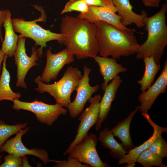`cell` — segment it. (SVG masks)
<instances>
[{
	"mask_svg": "<svg viewBox=\"0 0 167 167\" xmlns=\"http://www.w3.org/2000/svg\"><path fill=\"white\" fill-rule=\"evenodd\" d=\"M60 30L64 36L63 44L77 59L93 58L99 53V45L94 23L66 15L61 19Z\"/></svg>",
	"mask_w": 167,
	"mask_h": 167,
	"instance_id": "6da1fadb",
	"label": "cell"
},
{
	"mask_svg": "<svg viewBox=\"0 0 167 167\" xmlns=\"http://www.w3.org/2000/svg\"><path fill=\"white\" fill-rule=\"evenodd\" d=\"M99 45L100 56H111L119 59L137 53L139 45L134 35L135 30L125 31L106 23L98 21L94 23Z\"/></svg>",
	"mask_w": 167,
	"mask_h": 167,
	"instance_id": "7a4b0ae2",
	"label": "cell"
},
{
	"mask_svg": "<svg viewBox=\"0 0 167 167\" xmlns=\"http://www.w3.org/2000/svg\"><path fill=\"white\" fill-rule=\"evenodd\" d=\"M167 3L165 2L158 12L145 18L144 27L148 32L147 38L143 43L139 45L136 53L137 59L152 56L156 63H160L167 45Z\"/></svg>",
	"mask_w": 167,
	"mask_h": 167,
	"instance_id": "3957f363",
	"label": "cell"
},
{
	"mask_svg": "<svg viewBox=\"0 0 167 167\" xmlns=\"http://www.w3.org/2000/svg\"><path fill=\"white\" fill-rule=\"evenodd\" d=\"M83 75L77 67H68L62 78L52 84L43 82L38 75L34 82L37 85L35 90L41 94L47 92L52 96L56 103L66 108L71 103V96L75 90Z\"/></svg>",
	"mask_w": 167,
	"mask_h": 167,
	"instance_id": "277c9868",
	"label": "cell"
},
{
	"mask_svg": "<svg viewBox=\"0 0 167 167\" xmlns=\"http://www.w3.org/2000/svg\"><path fill=\"white\" fill-rule=\"evenodd\" d=\"M45 16H41L38 19L32 21H26L22 18L12 19V23L15 32L20 34V36L30 38L35 42V46H40L37 49L39 57H41L43 50L47 46V42L56 40L60 44H63L64 36L61 33L52 32L41 27L36 23L38 21L45 20Z\"/></svg>",
	"mask_w": 167,
	"mask_h": 167,
	"instance_id": "5b68a950",
	"label": "cell"
},
{
	"mask_svg": "<svg viewBox=\"0 0 167 167\" xmlns=\"http://www.w3.org/2000/svg\"><path fill=\"white\" fill-rule=\"evenodd\" d=\"M12 102V108L14 109L32 112L40 122L49 126H51L60 115H66L68 112L67 109L60 104L56 103L49 104L36 99L31 102L22 101L19 99L14 100Z\"/></svg>",
	"mask_w": 167,
	"mask_h": 167,
	"instance_id": "8992f818",
	"label": "cell"
},
{
	"mask_svg": "<svg viewBox=\"0 0 167 167\" xmlns=\"http://www.w3.org/2000/svg\"><path fill=\"white\" fill-rule=\"evenodd\" d=\"M97 137L95 134H88L82 142L68 154V157L73 158L91 167H109V165L103 162L97 152L96 146Z\"/></svg>",
	"mask_w": 167,
	"mask_h": 167,
	"instance_id": "52a82bcc",
	"label": "cell"
},
{
	"mask_svg": "<svg viewBox=\"0 0 167 167\" xmlns=\"http://www.w3.org/2000/svg\"><path fill=\"white\" fill-rule=\"evenodd\" d=\"M101 97L98 94L92 97L88 101L89 106L80 113L78 118L80 121L77 134L73 141L70 144L63 154H68L76 145L81 143L88 134L90 129L96 124L99 113L100 103Z\"/></svg>",
	"mask_w": 167,
	"mask_h": 167,
	"instance_id": "ba28073f",
	"label": "cell"
},
{
	"mask_svg": "<svg viewBox=\"0 0 167 167\" xmlns=\"http://www.w3.org/2000/svg\"><path fill=\"white\" fill-rule=\"evenodd\" d=\"M25 37L20 35L19 36L17 47L14 56L15 63L17 66L16 86L27 89V86L25 82V77L32 67L39 65L36 62L39 57L37 49L35 46L32 48L31 56L29 57L27 55L25 47Z\"/></svg>",
	"mask_w": 167,
	"mask_h": 167,
	"instance_id": "9c48e42d",
	"label": "cell"
},
{
	"mask_svg": "<svg viewBox=\"0 0 167 167\" xmlns=\"http://www.w3.org/2000/svg\"><path fill=\"white\" fill-rule=\"evenodd\" d=\"M83 71L82 77L75 89L76 92V97L67 108L69 114L72 118H75L80 115L83 111L87 102L99 87L98 84L94 86H92L90 84L89 75L91 69L85 65Z\"/></svg>",
	"mask_w": 167,
	"mask_h": 167,
	"instance_id": "30bf717a",
	"label": "cell"
},
{
	"mask_svg": "<svg viewBox=\"0 0 167 167\" xmlns=\"http://www.w3.org/2000/svg\"><path fill=\"white\" fill-rule=\"evenodd\" d=\"M117 12V10L111 0L103 6H89L87 12L80 13L77 17L93 23L98 21H103L123 31L135 30L123 25L121 21V17L116 14Z\"/></svg>",
	"mask_w": 167,
	"mask_h": 167,
	"instance_id": "8fae6325",
	"label": "cell"
},
{
	"mask_svg": "<svg viewBox=\"0 0 167 167\" xmlns=\"http://www.w3.org/2000/svg\"><path fill=\"white\" fill-rule=\"evenodd\" d=\"M29 127H27L20 130L13 138L6 141L0 149V152H5L9 154H14L21 156L26 155L34 156L41 160L45 165L51 161L57 163L60 161L50 159L47 151L42 148H27L23 143L22 138L27 133Z\"/></svg>",
	"mask_w": 167,
	"mask_h": 167,
	"instance_id": "7c38bea8",
	"label": "cell"
},
{
	"mask_svg": "<svg viewBox=\"0 0 167 167\" xmlns=\"http://www.w3.org/2000/svg\"><path fill=\"white\" fill-rule=\"evenodd\" d=\"M74 56L66 48L56 54H53L50 49H48L46 54V65L41 76L42 81L48 83L55 79L66 65L74 62Z\"/></svg>",
	"mask_w": 167,
	"mask_h": 167,
	"instance_id": "4fadbf2b",
	"label": "cell"
},
{
	"mask_svg": "<svg viewBox=\"0 0 167 167\" xmlns=\"http://www.w3.org/2000/svg\"><path fill=\"white\" fill-rule=\"evenodd\" d=\"M167 87V61L164 63L161 73L156 81L145 91L138 96L140 102L139 110L141 113H147L157 97L166 92Z\"/></svg>",
	"mask_w": 167,
	"mask_h": 167,
	"instance_id": "5bb4252c",
	"label": "cell"
},
{
	"mask_svg": "<svg viewBox=\"0 0 167 167\" xmlns=\"http://www.w3.org/2000/svg\"><path fill=\"white\" fill-rule=\"evenodd\" d=\"M152 127L153 132L152 136L141 145L135 147L129 151L127 153L118 160V165L126 163V167H133L135 165L139 155L144 151L148 149L154 141L162 133L167 132V127L160 126L155 123L151 119L148 113H141Z\"/></svg>",
	"mask_w": 167,
	"mask_h": 167,
	"instance_id": "9a60e30c",
	"label": "cell"
},
{
	"mask_svg": "<svg viewBox=\"0 0 167 167\" xmlns=\"http://www.w3.org/2000/svg\"><path fill=\"white\" fill-rule=\"evenodd\" d=\"M122 81L118 75L111 81L104 91V95L100 102L99 115L96 124V131L100 129L102 123L107 119L112 103L115 98L117 90Z\"/></svg>",
	"mask_w": 167,
	"mask_h": 167,
	"instance_id": "2e32d148",
	"label": "cell"
},
{
	"mask_svg": "<svg viewBox=\"0 0 167 167\" xmlns=\"http://www.w3.org/2000/svg\"><path fill=\"white\" fill-rule=\"evenodd\" d=\"M117 10L118 15L121 17L122 24L126 27L134 24L138 28L144 26V20L148 14L142 11L141 14H138L133 10V6L129 0H112Z\"/></svg>",
	"mask_w": 167,
	"mask_h": 167,
	"instance_id": "e0dca14e",
	"label": "cell"
},
{
	"mask_svg": "<svg viewBox=\"0 0 167 167\" xmlns=\"http://www.w3.org/2000/svg\"><path fill=\"white\" fill-rule=\"evenodd\" d=\"M93 58L98 64L100 74L104 79V82L101 85L103 91L109 82L118 76L119 74L127 71V69L118 63L116 59L97 55Z\"/></svg>",
	"mask_w": 167,
	"mask_h": 167,
	"instance_id": "ac0fdd59",
	"label": "cell"
},
{
	"mask_svg": "<svg viewBox=\"0 0 167 167\" xmlns=\"http://www.w3.org/2000/svg\"><path fill=\"white\" fill-rule=\"evenodd\" d=\"M139 106L131 112L123 120L119 122L110 130L113 135L119 139L124 149L129 151L135 147L133 144L130 132V127L131 120L134 115L139 110Z\"/></svg>",
	"mask_w": 167,
	"mask_h": 167,
	"instance_id": "d6986e66",
	"label": "cell"
},
{
	"mask_svg": "<svg viewBox=\"0 0 167 167\" xmlns=\"http://www.w3.org/2000/svg\"><path fill=\"white\" fill-rule=\"evenodd\" d=\"M3 25L5 28V34L1 50L7 57H12L17 49L19 36L15 33L13 29L10 11L7 14Z\"/></svg>",
	"mask_w": 167,
	"mask_h": 167,
	"instance_id": "ffe728a7",
	"label": "cell"
},
{
	"mask_svg": "<svg viewBox=\"0 0 167 167\" xmlns=\"http://www.w3.org/2000/svg\"><path fill=\"white\" fill-rule=\"evenodd\" d=\"M97 140L105 148L109 150V153L113 158L119 160L129 151L125 150L121 143H118L108 128H106L100 131Z\"/></svg>",
	"mask_w": 167,
	"mask_h": 167,
	"instance_id": "44dd1931",
	"label": "cell"
},
{
	"mask_svg": "<svg viewBox=\"0 0 167 167\" xmlns=\"http://www.w3.org/2000/svg\"><path fill=\"white\" fill-rule=\"evenodd\" d=\"M143 60L145 66L144 73L142 79L137 81L141 86L140 90L142 92L146 91L151 86L161 68L160 63H156L152 56L145 57Z\"/></svg>",
	"mask_w": 167,
	"mask_h": 167,
	"instance_id": "7402d4cb",
	"label": "cell"
},
{
	"mask_svg": "<svg viewBox=\"0 0 167 167\" xmlns=\"http://www.w3.org/2000/svg\"><path fill=\"white\" fill-rule=\"evenodd\" d=\"M7 57L6 55L3 62L2 73L0 76V102L5 100L13 101L14 100L19 99L21 96L20 93L14 92L10 87L11 76L6 68Z\"/></svg>",
	"mask_w": 167,
	"mask_h": 167,
	"instance_id": "603a6c76",
	"label": "cell"
},
{
	"mask_svg": "<svg viewBox=\"0 0 167 167\" xmlns=\"http://www.w3.org/2000/svg\"><path fill=\"white\" fill-rule=\"evenodd\" d=\"M27 124L25 122L10 125L0 120V149L9 138L16 134L20 130L26 128Z\"/></svg>",
	"mask_w": 167,
	"mask_h": 167,
	"instance_id": "cb8c5ba5",
	"label": "cell"
},
{
	"mask_svg": "<svg viewBox=\"0 0 167 167\" xmlns=\"http://www.w3.org/2000/svg\"><path fill=\"white\" fill-rule=\"evenodd\" d=\"M163 159L154 154L148 149L142 152L137 157L136 162L144 167L156 166L158 167H167L162 162Z\"/></svg>",
	"mask_w": 167,
	"mask_h": 167,
	"instance_id": "d4e9b609",
	"label": "cell"
},
{
	"mask_svg": "<svg viewBox=\"0 0 167 167\" xmlns=\"http://www.w3.org/2000/svg\"><path fill=\"white\" fill-rule=\"evenodd\" d=\"M148 149L152 153L162 159L167 157V143L162 135L154 141Z\"/></svg>",
	"mask_w": 167,
	"mask_h": 167,
	"instance_id": "484cf974",
	"label": "cell"
},
{
	"mask_svg": "<svg viewBox=\"0 0 167 167\" xmlns=\"http://www.w3.org/2000/svg\"><path fill=\"white\" fill-rule=\"evenodd\" d=\"M88 9L89 6L84 0H69L66 4L61 14L62 15L73 11L84 13L88 11Z\"/></svg>",
	"mask_w": 167,
	"mask_h": 167,
	"instance_id": "4316f807",
	"label": "cell"
},
{
	"mask_svg": "<svg viewBox=\"0 0 167 167\" xmlns=\"http://www.w3.org/2000/svg\"><path fill=\"white\" fill-rule=\"evenodd\" d=\"M4 162L0 167H23L22 156L14 154H9L3 157Z\"/></svg>",
	"mask_w": 167,
	"mask_h": 167,
	"instance_id": "83f0119b",
	"label": "cell"
},
{
	"mask_svg": "<svg viewBox=\"0 0 167 167\" xmlns=\"http://www.w3.org/2000/svg\"><path fill=\"white\" fill-rule=\"evenodd\" d=\"M54 165L55 167H91L87 164H83L75 159L68 157L66 161H60Z\"/></svg>",
	"mask_w": 167,
	"mask_h": 167,
	"instance_id": "f1b7e54d",
	"label": "cell"
},
{
	"mask_svg": "<svg viewBox=\"0 0 167 167\" xmlns=\"http://www.w3.org/2000/svg\"><path fill=\"white\" fill-rule=\"evenodd\" d=\"M89 6H100L105 5L111 0H84Z\"/></svg>",
	"mask_w": 167,
	"mask_h": 167,
	"instance_id": "f546056e",
	"label": "cell"
},
{
	"mask_svg": "<svg viewBox=\"0 0 167 167\" xmlns=\"http://www.w3.org/2000/svg\"><path fill=\"white\" fill-rule=\"evenodd\" d=\"M162 0H142L143 4L146 7H158Z\"/></svg>",
	"mask_w": 167,
	"mask_h": 167,
	"instance_id": "4dcf8cb0",
	"label": "cell"
},
{
	"mask_svg": "<svg viewBox=\"0 0 167 167\" xmlns=\"http://www.w3.org/2000/svg\"><path fill=\"white\" fill-rule=\"evenodd\" d=\"M6 55L2 51L0 48V76L1 75V65Z\"/></svg>",
	"mask_w": 167,
	"mask_h": 167,
	"instance_id": "1f68e13d",
	"label": "cell"
},
{
	"mask_svg": "<svg viewBox=\"0 0 167 167\" xmlns=\"http://www.w3.org/2000/svg\"><path fill=\"white\" fill-rule=\"evenodd\" d=\"M23 161V167H31L29 164L28 161L25 156H22Z\"/></svg>",
	"mask_w": 167,
	"mask_h": 167,
	"instance_id": "d6a6232c",
	"label": "cell"
},
{
	"mask_svg": "<svg viewBox=\"0 0 167 167\" xmlns=\"http://www.w3.org/2000/svg\"><path fill=\"white\" fill-rule=\"evenodd\" d=\"M2 156H3V155H0V165L1 164V163L2 162Z\"/></svg>",
	"mask_w": 167,
	"mask_h": 167,
	"instance_id": "836d02e7",
	"label": "cell"
}]
</instances>
